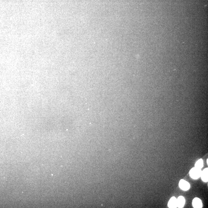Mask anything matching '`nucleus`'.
Listing matches in <instances>:
<instances>
[{"mask_svg":"<svg viewBox=\"0 0 208 208\" xmlns=\"http://www.w3.org/2000/svg\"><path fill=\"white\" fill-rule=\"evenodd\" d=\"M202 171L200 169L196 167L192 168L190 171L189 174L190 177L194 179H197L200 177Z\"/></svg>","mask_w":208,"mask_h":208,"instance_id":"obj_1","label":"nucleus"},{"mask_svg":"<svg viewBox=\"0 0 208 208\" xmlns=\"http://www.w3.org/2000/svg\"><path fill=\"white\" fill-rule=\"evenodd\" d=\"M180 188L184 191H187L190 188V185L189 182L183 179L181 180L179 183Z\"/></svg>","mask_w":208,"mask_h":208,"instance_id":"obj_2","label":"nucleus"},{"mask_svg":"<svg viewBox=\"0 0 208 208\" xmlns=\"http://www.w3.org/2000/svg\"><path fill=\"white\" fill-rule=\"evenodd\" d=\"M192 205L194 208H201L202 207V203L200 199L195 198L193 200Z\"/></svg>","mask_w":208,"mask_h":208,"instance_id":"obj_3","label":"nucleus"},{"mask_svg":"<svg viewBox=\"0 0 208 208\" xmlns=\"http://www.w3.org/2000/svg\"><path fill=\"white\" fill-rule=\"evenodd\" d=\"M169 207L175 208L177 207V199L175 197H171L168 204Z\"/></svg>","mask_w":208,"mask_h":208,"instance_id":"obj_4","label":"nucleus"},{"mask_svg":"<svg viewBox=\"0 0 208 208\" xmlns=\"http://www.w3.org/2000/svg\"><path fill=\"white\" fill-rule=\"evenodd\" d=\"M201 179L205 182H207L208 181V169L206 168L202 171L201 176Z\"/></svg>","mask_w":208,"mask_h":208,"instance_id":"obj_5","label":"nucleus"},{"mask_svg":"<svg viewBox=\"0 0 208 208\" xmlns=\"http://www.w3.org/2000/svg\"><path fill=\"white\" fill-rule=\"evenodd\" d=\"M185 199L183 196H180L177 199V207L179 208H183L185 204Z\"/></svg>","mask_w":208,"mask_h":208,"instance_id":"obj_6","label":"nucleus"},{"mask_svg":"<svg viewBox=\"0 0 208 208\" xmlns=\"http://www.w3.org/2000/svg\"><path fill=\"white\" fill-rule=\"evenodd\" d=\"M203 165H204V163H203V160L202 159H200L198 160L195 163V167L201 169L203 167Z\"/></svg>","mask_w":208,"mask_h":208,"instance_id":"obj_7","label":"nucleus"},{"mask_svg":"<svg viewBox=\"0 0 208 208\" xmlns=\"http://www.w3.org/2000/svg\"><path fill=\"white\" fill-rule=\"evenodd\" d=\"M207 164H208V159H207Z\"/></svg>","mask_w":208,"mask_h":208,"instance_id":"obj_8","label":"nucleus"}]
</instances>
